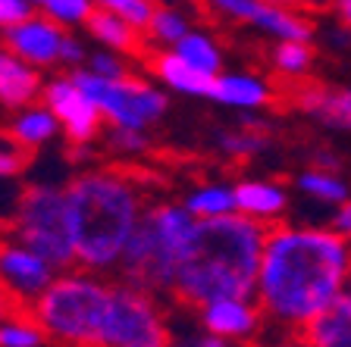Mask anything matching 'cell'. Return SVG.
<instances>
[{
	"instance_id": "cell-23",
	"label": "cell",
	"mask_w": 351,
	"mask_h": 347,
	"mask_svg": "<svg viewBox=\"0 0 351 347\" xmlns=\"http://www.w3.org/2000/svg\"><path fill=\"white\" fill-rule=\"evenodd\" d=\"M173 51L182 60H189L191 66H197V69H204V73H210V75L223 73V47H219L217 38L204 29H191L185 38L176 41Z\"/></svg>"
},
{
	"instance_id": "cell-26",
	"label": "cell",
	"mask_w": 351,
	"mask_h": 347,
	"mask_svg": "<svg viewBox=\"0 0 351 347\" xmlns=\"http://www.w3.org/2000/svg\"><path fill=\"white\" fill-rule=\"evenodd\" d=\"M182 203L195 219L226 216V213H235V191L229 185H197L185 194Z\"/></svg>"
},
{
	"instance_id": "cell-40",
	"label": "cell",
	"mask_w": 351,
	"mask_h": 347,
	"mask_svg": "<svg viewBox=\"0 0 351 347\" xmlns=\"http://www.w3.org/2000/svg\"><path fill=\"white\" fill-rule=\"evenodd\" d=\"M270 3H285V7H298V10H307V7H320L323 0H270Z\"/></svg>"
},
{
	"instance_id": "cell-36",
	"label": "cell",
	"mask_w": 351,
	"mask_h": 347,
	"mask_svg": "<svg viewBox=\"0 0 351 347\" xmlns=\"http://www.w3.org/2000/svg\"><path fill=\"white\" fill-rule=\"evenodd\" d=\"M32 13H35L32 0H0V31L16 25V22H22Z\"/></svg>"
},
{
	"instance_id": "cell-33",
	"label": "cell",
	"mask_w": 351,
	"mask_h": 347,
	"mask_svg": "<svg viewBox=\"0 0 351 347\" xmlns=\"http://www.w3.org/2000/svg\"><path fill=\"white\" fill-rule=\"evenodd\" d=\"M85 69H91L95 75H101V79H123V75H129V57L125 53H117V51H107V47H101V51H88V60H85Z\"/></svg>"
},
{
	"instance_id": "cell-38",
	"label": "cell",
	"mask_w": 351,
	"mask_h": 347,
	"mask_svg": "<svg viewBox=\"0 0 351 347\" xmlns=\"http://www.w3.org/2000/svg\"><path fill=\"white\" fill-rule=\"evenodd\" d=\"M332 10H336L339 22H342V29L351 31V0H332Z\"/></svg>"
},
{
	"instance_id": "cell-30",
	"label": "cell",
	"mask_w": 351,
	"mask_h": 347,
	"mask_svg": "<svg viewBox=\"0 0 351 347\" xmlns=\"http://www.w3.org/2000/svg\"><path fill=\"white\" fill-rule=\"evenodd\" d=\"M104 147H107L113 157H141L151 147V135L145 129H123V125H107L104 129Z\"/></svg>"
},
{
	"instance_id": "cell-5",
	"label": "cell",
	"mask_w": 351,
	"mask_h": 347,
	"mask_svg": "<svg viewBox=\"0 0 351 347\" xmlns=\"http://www.w3.org/2000/svg\"><path fill=\"white\" fill-rule=\"evenodd\" d=\"M195 229V216L185 210V203H154L141 216L138 229L125 241L119 257V279L138 285L160 297L173 294L176 266Z\"/></svg>"
},
{
	"instance_id": "cell-31",
	"label": "cell",
	"mask_w": 351,
	"mask_h": 347,
	"mask_svg": "<svg viewBox=\"0 0 351 347\" xmlns=\"http://www.w3.org/2000/svg\"><path fill=\"white\" fill-rule=\"evenodd\" d=\"M169 347H232V341L219 338V335L207 332L201 322H176V316L169 313Z\"/></svg>"
},
{
	"instance_id": "cell-35",
	"label": "cell",
	"mask_w": 351,
	"mask_h": 347,
	"mask_svg": "<svg viewBox=\"0 0 351 347\" xmlns=\"http://www.w3.org/2000/svg\"><path fill=\"white\" fill-rule=\"evenodd\" d=\"M88 60V47L82 38H75L73 31L66 29V38H63V47H60V66H66V69H79V66H85Z\"/></svg>"
},
{
	"instance_id": "cell-21",
	"label": "cell",
	"mask_w": 351,
	"mask_h": 347,
	"mask_svg": "<svg viewBox=\"0 0 351 347\" xmlns=\"http://www.w3.org/2000/svg\"><path fill=\"white\" fill-rule=\"evenodd\" d=\"M232 191H235V210L251 219H261V222H276V216L285 210V203H289L285 188L282 185H273V181L245 179Z\"/></svg>"
},
{
	"instance_id": "cell-41",
	"label": "cell",
	"mask_w": 351,
	"mask_h": 347,
	"mask_svg": "<svg viewBox=\"0 0 351 347\" xmlns=\"http://www.w3.org/2000/svg\"><path fill=\"white\" fill-rule=\"evenodd\" d=\"M345 297L351 300V263H348V279H345Z\"/></svg>"
},
{
	"instance_id": "cell-32",
	"label": "cell",
	"mask_w": 351,
	"mask_h": 347,
	"mask_svg": "<svg viewBox=\"0 0 351 347\" xmlns=\"http://www.w3.org/2000/svg\"><path fill=\"white\" fill-rule=\"evenodd\" d=\"M95 7L110 10V13L123 16L125 22H132L135 29L145 31L147 22H151V16H154V7H157V0H95Z\"/></svg>"
},
{
	"instance_id": "cell-10",
	"label": "cell",
	"mask_w": 351,
	"mask_h": 347,
	"mask_svg": "<svg viewBox=\"0 0 351 347\" xmlns=\"http://www.w3.org/2000/svg\"><path fill=\"white\" fill-rule=\"evenodd\" d=\"M60 269L44 260L38 250L25 247L22 241H0V285L16 297L19 307H29L47 285L57 279Z\"/></svg>"
},
{
	"instance_id": "cell-29",
	"label": "cell",
	"mask_w": 351,
	"mask_h": 347,
	"mask_svg": "<svg viewBox=\"0 0 351 347\" xmlns=\"http://www.w3.org/2000/svg\"><path fill=\"white\" fill-rule=\"evenodd\" d=\"M35 10L51 16L63 29H82L95 13V0H35Z\"/></svg>"
},
{
	"instance_id": "cell-6",
	"label": "cell",
	"mask_w": 351,
	"mask_h": 347,
	"mask_svg": "<svg viewBox=\"0 0 351 347\" xmlns=\"http://www.w3.org/2000/svg\"><path fill=\"white\" fill-rule=\"evenodd\" d=\"M10 238L38 250L60 272L79 266L75 263V244H73V229H69V207H66L63 185H51V181L25 185L13 203Z\"/></svg>"
},
{
	"instance_id": "cell-42",
	"label": "cell",
	"mask_w": 351,
	"mask_h": 347,
	"mask_svg": "<svg viewBox=\"0 0 351 347\" xmlns=\"http://www.w3.org/2000/svg\"><path fill=\"white\" fill-rule=\"evenodd\" d=\"M32 7H35V0H32Z\"/></svg>"
},
{
	"instance_id": "cell-14",
	"label": "cell",
	"mask_w": 351,
	"mask_h": 347,
	"mask_svg": "<svg viewBox=\"0 0 351 347\" xmlns=\"http://www.w3.org/2000/svg\"><path fill=\"white\" fill-rule=\"evenodd\" d=\"M147 73H151V79L157 85H163L167 91H176V94H185V97H210L213 79H217V75L191 66L189 60H182L173 47L154 51L147 57Z\"/></svg>"
},
{
	"instance_id": "cell-27",
	"label": "cell",
	"mask_w": 351,
	"mask_h": 347,
	"mask_svg": "<svg viewBox=\"0 0 351 347\" xmlns=\"http://www.w3.org/2000/svg\"><path fill=\"white\" fill-rule=\"evenodd\" d=\"M270 63L285 81L304 79L314 63V47L311 41H276L270 51Z\"/></svg>"
},
{
	"instance_id": "cell-4",
	"label": "cell",
	"mask_w": 351,
	"mask_h": 347,
	"mask_svg": "<svg viewBox=\"0 0 351 347\" xmlns=\"http://www.w3.org/2000/svg\"><path fill=\"white\" fill-rule=\"evenodd\" d=\"M113 282L91 269H63L47 288L29 304L51 344L57 347H97L104 313H107Z\"/></svg>"
},
{
	"instance_id": "cell-39",
	"label": "cell",
	"mask_w": 351,
	"mask_h": 347,
	"mask_svg": "<svg viewBox=\"0 0 351 347\" xmlns=\"http://www.w3.org/2000/svg\"><path fill=\"white\" fill-rule=\"evenodd\" d=\"M16 307H19V304H16V297L10 294V291L3 288V285H0V319H7L10 313L16 310Z\"/></svg>"
},
{
	"instance_id": "cell-16",
	"label": "cell",
	"mask_w": 351,
	"mask_h": 347,
	"mask_svg": "<svg viewBox=\"0 0 351 347\" xmlns=\"http://www.w3.org/2000/svg\"><path fill=\"white\" fill-rule=\"evenodd\" d=\"M44 81L47 79L41 75L38 66L25 63L10 47L0 44V107L19 110V107H29V103L41 101Z\"/></svg>"
},
{
	"instance_id": "cell-11",
	"label": "cell",
	"mask_w": 351,
	"mask_h": 347,
	"mask_svg": "<svg viewBox=\"0 0 351 347\" xmlns=\"http://www.w3.org/2000/svg\"><path fill=\"white\" fill-rule=\"evenodd\" d=\"M63 38H66L63 25L35 10L22 22L3 29V47H10L16 57H22L25 63L38 66V69H51V66H60Z\"/></svg>"
},
{
	"instance_id": "cell-2",
	"label": "cell",
	"mask_w": 351,
	"mask_h": 347,
	"mask_svg": "<svg viewBox=\"0 0 351 347\" xmlns=\"http://www.w3.org/2000/svg\"><path fill=\"white\" fill-rule=\"evenodd\" d=\"M273 222H261L245 213L195 219L173 279V300L197 307L223 297H254L261 272L263 241Z\"/></svg>"
},
{
	"instance_id": "cell-17",
	"label": "cell",
	"mask_w": 351,
	"mask_h": 347,
	"mask_svg": "<svg viewBox=\"0 0 351 347\" xmlns=\"http://www.w3.org/2000/svg\"><path fill=\"white\" fill-rule=\"evenodd\" d=\"M298 347H351V300L339 297L295 335Z\"/></svg>"
},
{
	"instance_id": "cell-22",
	"label": "cell",
	"mask_w": 351,
	"mask_h": 347,
	"mask_svg": "<svg viewBox=\"0 0 351 347\" xmlns=\"http://www.w3.org/2000/svg\"><path fill=\"white\" fill-rule=\"evenodd\" d=\"M217 144L226 157L248 159V157H257L261 151H267V144H270V129L263 123H257V119H251V116H245L239 129L219 131Z\"/></svg>"
},
{
	"instance_id": "cell-8",
	"label": "cell",
	"mask_w": 351,
	"mask_h": 347,
	"mask_svg": "<svg viewBox=\"0 0 351 347\" xmlns=\"http://www.w3.org/2000/svg\"><path fill=\"white\" fill-rule=\"evenodd\" d=\"M97 347H169V310L160 294L129 282H113Z\"/></svg>"
},
{
	"instance_id": "cell-37",
	"label": "cell",
	"mask_w": 351,
	"mask_h": 347,
	"mask_svg": "<svg viewBox=\"0 0 351 347\" xmlns=\"http://www.w3.org/2000/svg\"><path fill=\"white\" fill-rule=\"evenodd\" d=\"M332 229H336L339 235H345V238H351V203H342V210L332 219Z\"/></svg>"
},
{
	"instance_id": "cell-25",
	"label": "cell",
	"mask_w": 351,
	"mask_h": 347,
	"mask_svg": "<svg viewBox=\"0 0 351 347\" xmlns=\"http://www.w3.org/2000/svg\"><path fill=\"white\" fill-rule=\"evenodd\" d=\"M191 29H195V25H191V16L185 13L182 7H176V3H157L145 35L151 38L157 47H176V41L185 38Z\"/></svg>"
},
{
	"instance_id": "cell-20",
	"label": "cell",
	"mask_w": 351,
	"mask_h": 347,
	"mask_svg": "<svg viewBox=\"0 0 351 347\" xmlns=\"http://www.w3.org/2000/svg\"><path fill=\"white\" fill-rule=\"evenodd\" d=\"M82 29L95 38L101 47L117 51V53H125V57H135V53L141 51V44H145L141 41L145 31L135 29L132 22H125L123 16L110 13V10H101V7H95V13L88 16V22L82 25Z\"/></svg>"
},
{
	"instance_id": "cell-12",
	"label": "cell",
	"mask_w": 351,
	"mask_h": 347,
	"mask_svg": "<svg viewBox=\"0 0 351 347\" xmlns=\"http://www.w3.org/2000/svg\"><path fill=\"white\" fill-rule=\"evenodd\" d=\"M197 322L207 332L219 338L232 341V344H251L263 329V310L257 307L254 297H223L195 310Z\"/></svg>"
},
{
	"instance_id": "cell-19",
	"label": "cell",
	"mask_w": 351,
	"mask_h": 347,
	"mask_svg": "<svg viewBox=\"0 0 351 347\" xmlns=\"http://www.w3.org/2000/svg\"><path fill=\"white\" fill-rule=\"evenodd\" d=\"M7 135L13 138L22 151H38V147H47L51 141H57L63 131H60V119L53 116V110L44 101H35L29 107L13 110Z\"/></svg>"
},
{
	"instance_id": "cell-34",
	"label": "cell",
	"mask_w": 351,
	"mask_h": 347,
	"mask_svg": "<svg viewBox=\"0 0 351 347\" xmlns=\"http://www.w3.org/2000/svg\"><path fill=\"white\" fill-rule=\"evenodd\" d=\"M204 7L210 10L213 16L226 22H239V25H251L261 0H204Z\"/></svg>"
},
{
	"instance_id": "cell-15",
	"label": "cell",
	"mask_w": 351,
	"mask_h": 347,
	"mask_svg": "<svg viewBox=\"0 0 351 347\" xmlns=\"http://www.w3.org/2000/svg\"><path fill=\"white\" fill-rule=\"evenodd\" d=\"M210 101L219 103V107L251 113V110L270 107L273 101H279V91H276V85H270V81L257 73H226L223 69L213 79Z\"/></svg>"
},
{
	"instance_id": "cell-9",
	"label": "cell",
	"mask_w": 351,
	"mask_h": 347,
	"mask_svg": "<svg viewBox=\"0 0 351 347\" xmlns=\"http://www.w3.org/2000/svg\"><path fill=\"white\" fill-rule=\"evenodd\" d=\"M41 101L47 103V107L53 110V116L60 119V131H63V138L69 141V147H79V144L88 147V144H95V141H101L107 123H104L97 103L85 94V88L69 73L53 75V79L44 81Z\"/></svg>"
},
{
	"instance_id": "cell-1",
	"label": "cell",
	"mask_w": 351,
	"mask_h": 347,
	"mask_svg": "<svg viewBox=\"0 0 351 347\" xmlns=\"http://www.w3.org/2000/svg\"><path fill=\"white\" fill-rule=\"evenodd\" d=\"M348 238L326 229L270 225L263 241L254 300L263 319L285 329L289 338L342 297L348 279Z\"/></svg>"
},
{
	"instance_id": "cell-7",
	"label": "cell",
	"mask_w": 351,
	"mask_h": 347,
	"mask_svg": "<svg viewBox=\"0 0 351 347\" xmlns=\"http://www.w3.org/2000/svg\"><path fill=\"white\" fill-rule=\"evenodd\" d=\"M75 81L85 88V94L97 103L104 123L107 125H123V129H154L169 110L167 88L157 85L154 79L145 75H123V79H101L91 69L79 66L69 69Z\"/></svg>"
},
{
	"instance_id": "cell-24",
	"label": "cell",
	"mask_w": 351,
	"mask_h": 347,
	"mask_svg": "<svg viewBox=\"0 0 351 347\" xmlns=\"http://www.w3.org/2000/svg\"><path fill=\"white\" fill-rule=\"evenodd\" d=\"M0 347H51V338L29 307H16L7 319H0Z\"/></svg>"
},
{
	"instance_id": "cell-28",
	"label": "cell",
	"mask_w": 351,
	"mask_h": 347,
	"mask_svg": "<svg viewBox=\"0 0 351 347\" xmlns=\"http://www.w3.org/2000/svg\"><path fill=\"white\" fill-rule=\"evenodd\" d=\"M298 188L304 194L317 197L323 203H345L348 201V188H345V181L339 175H332L329 169H311V172H301L298 179Z\"/></svg>"
},
{
	"instance_id": "cell-13",
	"label": "cell",
	"mask_w": 351,
	"mask_h": 347,
	"mask_svg": "<svg viewBox=\"0 0 351 347\" xmlns=\"http://www.w3.org/2000/svg\"><path fill=\"white\" fill-rule=\"evenodd\" d=\"M279 97L317 116L320 123L332 125V129H351V88H329L304 75V79L285 81V91Z\"/></svg>"
},
{
	"instance_id": "cell-18",
	"label": "cell",
	"mask_w": 351,
	"mask_h": 347,
	"mask_svg": "<svg viewBox=\"0 0 351 347\" xmlns=\"http://www.w3.org/2000/svg\"><path fill=\"white\" fill-rule=\"evenodd\" d=\"M251 29L273 41H311L314 38V19L298 7H285V3H270L261 0Z\"/></svg>"
},
{
	"instance_id": "cell-3",
	"label": "cell",
	"mask_w": 351,
	"mask_h": 347,
	"mask_svg": "<svg viewBox=\"0 0 351 347\" xmlns=\"http://www.w3.org/2000/svg\"><path fill=\"white\" fill-rule=\"evenodd\" d=\"M75 263L91 272H117L125 241L147 213L145 188L125 169L91 166L63 185Z\"/></svg>"
}]
</instances>
